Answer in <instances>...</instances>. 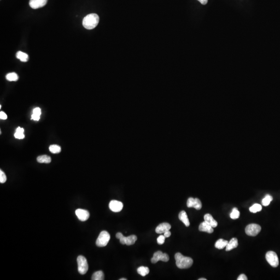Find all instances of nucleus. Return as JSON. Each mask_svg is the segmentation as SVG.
<instances>
[{
  "mask_svg": "<svg viewBox=\"0 0 280 280\" xmlns=\"http://www.w3.org/2000/svg\"><path fill=\"white\" fill-rule=\"evenodd\" d=\"M176 265L180 269H187L190 267L193 264L192 258L189 257L183 256L180 253H177L175 255Z\"/></svg>",
  "mask_w": 280,
  "mask_h": 280,
  "instance_id": "obj_1",
  "label": "nucleus"
},
{
  "mask_svg": "<svg viewBox=\"0 0 280 280\" xmlns=\"http://www.w3.org/2000/svg\"><path fill=\"white\" fill-rule=\"evenodd\" d=\"M137 272L141 275L143 276H145L146 275H148L149 273V268L147 267L141 266L138 268V269L137 270Z\"/></svg>",
  "mask_w": 280,
  "mask_h": 280,
  "instance_id": "obj_22",
  "label": "nucleus"
},
{
  "mask_svg": "<svg viewBox=\"0 0 280 280\" xmlns=\"http://www.w3.org/2000/svg\"><path fill=\"white\" fill-rule=\"evenodd\" d=\"M171 228V225L169 223H164L162 224H159L155 229V231L157 233L161 234V233H165L166 231H169Z\"/></svg>",
  "mask_w": 280,
  "mask_h": 280,
  "instance_id": "obj_13",
  "label": "nucleus"
},
{
  "mask_svg": "<svg viewBox=\"0 0 280 280\" xmlns=\"http://www.w3.org/2000/svg\"><path fill=\"white\" fill-rule=\"evenodd\" d=\"M228 243V242L227 240L220 239L217 240L215 244V247L217 248V249H224V247H226Z\"/></svg>",
  "mask_w": 280,
  "mask_h": 280,
  "instance_id": "obj_18",
  "label": "nucleus"
},
{
  "mask_svg": "<svg viewBox=\"0 0 280 280\" xmlns=\"http://www.w3.org/2000/svg\"><path fill=\"white\" fill-rule=\"evenodd\" d=\"M178 218L181 221H182L186 227H188L190 225V222L189 219L188 218L187 215L185 211H182L178 215Z\"/></svg>",
  "mask_w": 280,
  "mask_h": 280,
  "instance_id": "obj_16",
  "label": "nucleus"
},
{
  "mask_svg": "<svg viewBox=\"0 0 280 280\" xmlns=\"http://www.w3.org/2000/svg\"><path fill=\"white\" fill-rule=\"evenodd\" d=\"M198 280H207V278H199Z\"/></svg>",
  "mask_w": 280,
  "mask_h": 280,
  "instance_id": "obj_38",
  "label": "nucleus"
},
{
  "mask_svg": "<svg viewBox=\"0 0 280 280\" xmlns=\"http://www.w3.org/2000/svg\"><path fill=\"white\" fill-rule=\"evenodd\" d=\"M37 161L41 164H49L51 162V159L50 157L47 155H42L37 158Z\"/></svg>",
  "mask_w": 280,
  "mask_h": 280,
  "instance_id": "obj_19",
  "label": "nucleus"
},
{
  "mask_svg": "<svg viewBox=\"0 0 280 280\" xmlns=\"http://www.w3.org/2000/svg\"><path fill=\"white\" fill-rule=\"evenodd\" d=\"M116 238L120 240V243L122 244H126L127 246H131L135 243L137 240V236L135 235H131L127 237L124 236L122 233H117L116 235Z\"/></svg>",
  "mask_w": 280,
  "mask_h": 280,
  "instance_id": "obj_4",
  "label": "nucleus"
},
{
  "mask_svg": "<svg viewBox=\"0 0 280 280\" xmlns=\"http://www.w3.org/2000/svg\"><path fill=\"white\" fill-rule=\"evenodd\" d=\"M247 276H246L244 274H241L238 276L237 278V280H247Z\"/></svg>",
  "mask_w": 280,
  "mask_h": 280,
  "instance_id": "obj_34",
  "label": "nucleus"
},
{
  "mask_svg": "<svg viewBox=\"0 0 280 280\" xmlns=\"http://www.w3.org/2000/svg\"><path fill=\"white\" fill-rule=\"evenodd\" d=\"M171 232L170 231H167L164 233V236L166 238H169L171 236Z\"/></svg>",
  "mask_w": 280,
  "mask_h": 280,
  "instance_id": "obj_35",
  "label": "nucleus"
},
{
  "mask_svg": "<svg viewBox=\"0 0 280 280\" xmlns=\"http://www.w3.org/2000/svg\"><path fill=\"white\" fill-rule=\"evenodd\" d=\"M165 239H166V237L164 236H164H163V235H161L160 236H159L157 239V243L159 244V245L163 244L164 243Z\"/></svg>",
  "mask_w": 280,
  "mask_h": 280,
  "instance_id": "obj_29",
  "label": "nucleus"
},
{
  "mask_svg": "<svg viewBox=\"0 0 280 280\" xmlns=\"http://www.w3.org/2000/svg\"><path fill=\"white\" fill-rule=\"evenodd\" d=\"M240 217V212L236 207H234L230 213V217L233 220H236Z\"/></svg>",
  "mask_w": 280,
  "mask_h": 280,
  "instance_id": "obj_27",
  "label": "nucleus"
},
{
  "mask_svg": "<svg viewBox=\"0 0 280 280\" xmlns=\"http://www.w3.org/2000/svg\"><path fill=\"white\" fill-rule=\"evenodd\" d=\"M169 260V256L167 254L163 253L161 251H158L155 252L153 255V257L151 259V262L153 264H155L159 260L167 262Z\"/></svg>",
  "mask_w": 280,
  "mask_h": 280,
  "instance_id": "obj_8",
  "label": "nucleus"
},
{
  "mask_svg": "<svg viewBox=\"0 0 280 280\" xmlns=\"http://www.w3.org/2000/svg\"><path fill=\"white\" fill-rule=\"evenodd\" d=\"M6 180H7V177H6L5 174L4 173L3 171H2V170H0V183H4Z\"/></svg>",
  "mask_w": 280,
  "mask_h": 280,
  "instance_id": "obj_28",
  "label": "nucleus"
},
{
  "mask_svg": "<svg viewBox=\"0 0 280 280\" xmlns=\"http://www.w3.org/2000/svg\"><path fill=\"white\" fill-rule=\"evenodd\" d=\"M262 210V207L259 204L255 203L253 206L249 207V211L252 213H257L258 212L261 211Z\"/></svg>",
  "mask_w": 280,
  "mask_h": 280,
  "instance_id": "obj_24",
  "label": "nucleus"
},
{
  "mask_svg": "<svg viewBox=\"0 0 280 280\" xmlns=\"http://www.w3.org/2000/svg\"><path fill=\"white\" fill-rule=\"evenodd\" d=\"M0 118H1V119L5 120L8 118V116H7V115L5 113H4V112L1 111L0 112Z\"/></svg>",
  "mask_w": 280,
  "mask_h": 280,
  "instance_id": "obj_33",
  "label": "nucleus"
},
{
  "mask_svg": "<svg viewBox=\"0 0 280 280\" xmlns=\"http://www.w3.org/2000/svg\"><path fill=\"white\" fill-rule=\"evenodd\" d=\"M14 136L15 138H18V139H22L24 138V133L16 131V132L14 134Z\"/></svg>",
  "mask_w": 280,
  "mask_h": 280,
  "instance_id": "obj_30",
  "label": "nucleus"
},
{
  "mask_svg": "<svg viewBox=\"0 0 280 280\" xmlns=\"http://www.w3.org/2000/svg\"><path fill=\"white\" fill-rule=\"evenodd\" d=\"M6 78L10 82H16L18 80L19 77L16 73H10L6 75Z\"/></svg>",
  "mask_w": 280,
  "mask_h": 280,
  "instance_id": "obj_23",
  "label": "nucleus"
},
{
  "mask_svg": "<svg viewBox=\"0 0 280 280\" xmlns=\"http://www.w3.org/2000/svg\"><path fill=\"white\" fill-rule=\"evenodd\" d=\"M273 200L272 197L270 195H267L262 200V204L264 206H269L271 201Z\"/></svg>",
  "mask_w": 280,
  "mask_h": 280,
  "instance_id": "obj_26",
  "label": "nucleus"
},
{
  "mask_svg": "<svg viewBox=\"0 0 280 280\" xmlns=\"http://www.w3.org/2000/svg\"><path fill=\"white\" fill-rule=\"evenodd\" d=\"M127 280V278H120V279H119V280Z\"/></svg>",
  "mask_w": 280,
  "mask_h": 280,
  "instance_id": "obj_39",
  "label": "nucleus"
},
{
  "mask_svg": "<svg viewBox=\"0 0 280 280\" xmlns=\"http://www.w3.org/2000/svg\"><path fill=\"white\" fill-rule=\"evenodd\" d=\"M204 221L210 225L213 228L217 227L218 225L217 222L213 218V217L210 214H207L204 217Z\"/></svg>",
  "mask_w": 280,
  "mask_h": 280,
  "instance_id": "obj_15",
  "label": "nucleus"
},
{
  "mask_svg": "<svg viewBox=\"0 0 280 280\" xmlns=\"http://www.w3.org/2000/svg\"><path fill=\"white\" fill-rule=\"evenodd\" d=\"M48 0H30V6L33 9L43 8L47 3Z\"/></svg>",
  "mask_w": 280,
  "mask_h": 280,
  "instance_id": "obj_12",
  "label": "nucleus"
},
{
  "mask_svg": "<svg viewBox=\"0 0 280 280\" xmlns=\"http://www.w3.org/2000/svg\"><path fill=\"white\" fill-rule=\"evenodd\" d=\"M49 151L53 154H58L61 151V148L57 145H51L49 148Z\"/></svg>",
  "mask_w": 280,
  "mask_h": 280,
  "instance_id": "obj_25",
  "label": "nucleus"
},
{
  "mask_svg": "<svg viewBox=\"0 0 280 280\" xmlns=\"http://www.w3.org/2000/svg\"><path fill=\"white\" fill-rule=\"evenodd\" d=\"M16 57L21 61V62H27L29 59V56L26 53L19 51L17 53Z\"/></svg>",
  "mask_w": 280,
  "mask_h": 280,
  "instance_id": "obj_20",
  "label": "nucleus"
},
{
  "mask_svg": "<svg viewBox=\"0 0 280 280\" xmlns=\"http://www.w3.org/2000/svg\"><path fill=\"white\" fill-rule=\"evenodd\" d=\"M199 231L206 232L209 233H212L214 231L213 228L205 221L200 224L199 227Z\"/></svg>",
  "mask_w": 280,
  "mask_h": 280,
  "instance_id": "obj_14",
  "label": "nucleus"
},
{
  "mask_svg": "<svg viewBox=\"0 0 280 280\" xmlns=\"http://www.w3.org/2000/svg\"><path fill=\"white\" fill-rule=\"evenodd\" d=\"M31 118L33 120H35V121H38L40 119V115L35 114L33 113L32 115V116H31Z\"/></svg>",
  "mask_w": 280,
  "mask_h": 280,
  "instance_id": "obj_32",
  "label": "nucleus"
},
{
  "mask_svg": "<svg viewBox=\"0 0 280 280\" xmlns=\"http://www.w3.org/2000/svg\"><path fill=\"white\" fill-rule=\"evenodd\" d=\"M238 246V239L236 238L231 239L230 241L228 242L227 245L226 246V251H231L232 249L236 248Z\"/></svg>",
  "mask_w": 280,
  "mask_h": 280,
  "instance_id": "obj_17",
  "label": "nucleus"
},
{
  "mask_svg": "<svg viewBox=\"0 0 280 280\" xmlns=\"http://www.w3.org/2000/svg\"><path fill=\"white\" fill-rule=\"evenodd\" d=\"M111 238V236L107 231L101 232L98 238L96 239V245L98 247H104L107 246Z\"/></svg>",
  "mask_w": 280,
  "mask_h": 280,
  "instance_id": "obj_3",
  "label": "nucleus"
},
{
  "mask_svg": "<svg viewBox=\"0 0 280 280\" xmlns=\"http://www.w3.org/2000/svg\"><path fill=\"white\" fill-rule=\"evenodd\" d=\"M75 214L78 219L82 222H84L87 220L90 217L89 212L86 210L78 209L75 211Z\"/></svg>",
  "mask_w": 280,
  "mask_h": 280,
  "instance_id": "obj_11",
  "label": "nucleus"
},
{
  "mask_svg": "<svg viewBox=\"0 0 280 280\" xmlns=\"http://www.w3.org/2000/svg\"><path fill=\"white\" fill-rule=\"evenodd\" d=\"M187 206L188 207H194L197 210H199L202 207V203L199 199L190 197L188 199Z\"/></svg>",
  "mask_w": 280,
  "mask_h": 280,
  "instance_id": "obj_9",
  "label": "nucleus"
},
{
  "mask_svg": "<svg viewBox=\"0 0 280 280\" xmlns=\"http://www.w3.org/2000/svg\"><path fill=\"white\" fill-rule=\"evenodd\" d=\"M265 259L273 267H277L279 264L278 255L273 251H269L265 255Z\"/></svg>",
  "mask_w": 280,
  "mask_h": 280,
  "instance_id": "obj_6",
  "label": "nucleus"
},
{
  "mask_svg": "<svg viewBox=\"0 0 280 280\" xmlns=\"http://www.w3.org/2000/svg\"><path fill=\"white\" fill-rule=\"evenodd\" d=\"M262 228L260 225L256 224H251L247 225L246 228V235L249 236H255L258 235L261 231Z\"/></svg>",
  "mask_w": 280,
  "mask_h": 280,
  "instance_id": "obj_7",
  "label": "nucleus"
},
{
  "mask_svg": "<svg viewBox=\"0 0 280 280\" xmlns=\"http://www.w3.org/2000/svg\"><path fill=\"white\" fill-rule=\"evenodd\" d=\"M123 207V203L117 200H112L111 202H109V209L114 212H119L122 211Z\"/></svg>",
  "mask_w": 280,
  "mask_h": 280,
  "instance_id": "obj_10",
  "label": "nucleus"
},
{
  "mask_svg": "<svg viewBox=\"0 0 280 280\" xmlns=\"http://www.w3.org/2000/svg\"><path fill=\"white\" fill-rule=\"evenodd\" d=\"M104 279V275L102 271H98L94 273L91 278V280H103Z\"/></svg>",
  "mask_w": 280,
  "mask_h": 280,
  "instance_id": "obj_21",
  "label": "nucleus"
},
{
  "mask_svg": "<svg viewBox=\"0 0 280 280\" xmlns=\"http://www.w3.org/2000/svg\"><path fill=\"white\" fill-rule=\"evenodd\" d=\"M33 113L35 114L41 115V109L40 107H36V108H35L34 109H33Z\"/></svg>",
  "mask_w": 280,
  "mask_h": 280,
  "instance_id": "obj_31",
  "label": "nucleus"
},
{
  "mask_svg": "<svg viewBox=\"0 0 280 280\" xmlns=\"http://www.w3.org/2000/svg\"><path fill=\"white\" fill-rule=\"evenodd\" d=\"M16 131H17V132H20L24 133V128H20L19 127H18L17 128Z\"/></svg>",
  "mask_w": 280,
  "mask_h": 280,
  "instance_id": "obj_37",
  "label": "nucleus"
},
{
  "mask_svg": "<svg viewBox=\"0 0 280 280\" xmlns=\"http://www.w3.org/2000/svg\"><path fill=\"white\" fill-rule=\"evenodd\" d=\"M198 1L201 3V4H202V5H206V4H207V2H208V0H198Z\"/></svg>",
  "mask_w": 280,
  "mask_h": 280,
  "instance_id": "obj_36",
  "label": "nucleus"
},
{
  "mask_svg": "<svg viewBox=\"0 0 280 280\" xmlns=\"http://www.w3.org/2000/svg\"><path fill=\"white\" fill-rule=\"evenodd\" d=\"M99 22V17L96 14H90L84 17L83 25L88 30L94 29L98 26Z\"/></svg>",
  "mask_w": 280,
  "mask_h": 280,
  "instance_id": "obj_2",
  "label": "nucleus"
},
{
  "mask_svg": "<svg viewBox=\"0 0 280 280\" xmlns=\"http://www.w3.org/2000/svg\"><path fill=\"white\" fill-rule=\"evenodd\" d=\"M78 271L81 275H85L88 270V264L86 258L83 256H79L77 258Z\"/></svg>",
  "mask_w": 280,
  "mask_h": 280,
  "instance_id": "obj_5",
  "label": "nucleus"
}]
</instances>
